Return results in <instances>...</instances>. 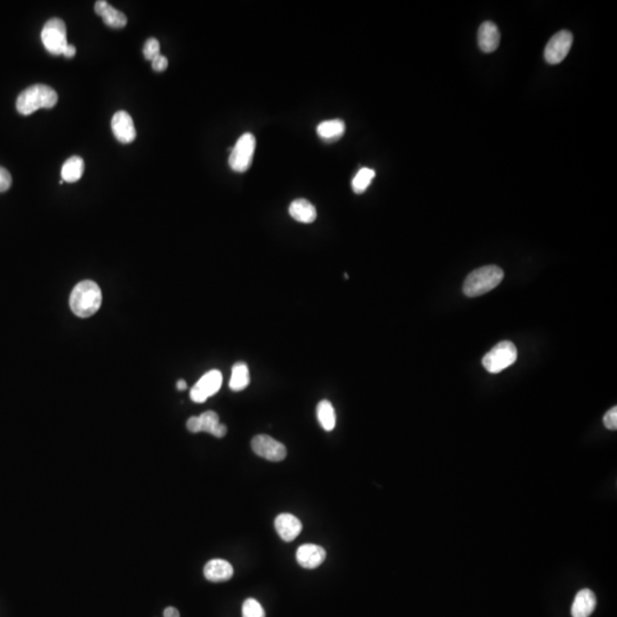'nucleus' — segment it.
Returning a JSON list of instances; mask_svg holds the SVG:
<instances>
[{
    "instance_id": "f257e3e1",
    "label": "nucleus",
    "mask_w": 617,
    "mask_h": 617,
    "mask_svg": "<svg viewBox=\"0 0 617 617\" xmlns=\"http://www.w3.org/2000/svg\"><path fill=\"white\" fill-rule=\"evenodd\" d=\"M102 304V292L98 284L84 280L73 288L70 296V308L80 318H89L99 311Z\"/></svg>"
},
{
    "instance_id": "f03ea898",
    "label": "nucleus",
    "mask_w": 617,
    "mask_h": 617,
    "mask_svg": "<svg viewBox=\"0 0 617 617\" xmlns=\"http://www.w3.org/2000/svg\"><path fill=\"white\" fill-rule=\"evenodd\" d=\"M504 271L496 266H486L475 270L466 277L463 293L468 297H477L490 292L501 284Z\"/></svg>"
},
{
    "instance_id": "7ed1b4c3",
    "label": "nucleus",
    "mask_w": 617,
    "mask_h": 617,
    "mask_svg": "<svg viewBox=\"0 0 617 617\" xmlns=\"http://www.w3.org/2000/svg\"><path fill=\"white\" fill-rule=\"evenodd\" d=\"M57 93L46 85H33L24 89L17 100V110L24 116L33 115L39 109H50L57 103Z\"/></svg>"
},
{
    "instance_id": "20e7f679",
    "label": "nucleus",
    "mask_w": 617,
    "mask_h": 617,
    "mask_svg": "<svg viewBox=\"0 0 617 617\" xmlns=\"http://www.w3.org/2000/svg\"><path fill=\"white\" fill-rule=\"evenodd\" d=\"M518 351L513 342H499L483 358L484 367L492 374H497L515 364Z\"/></svg>"
},
{
    "instance_id": "39448f33",
    "label": "nucleus",
    "mask_w": 617,
    "mask_h": 617,
    "mask_svg": "<svg viewBox=\"0 0 617 617\" xmlns=\"http://www.w3.org/2000/svg\"><path fill=\"white\" fill-rule=\"evenodd\" d=\"M255 147H257V138L252 133H245L240 136L236 145L230 149L229 165L233 172L245 173L250 169L253 161Z\"/></svg>"
},
{
    "instance_id": "423d86ee",
    "label": "nucleus",
    "mask_w": 617,
    "mask_h": 617,
    "mask_svg": "<svg viewBox=\"0 0 617 617\" xmlns=\"http://www.w3.org/2000/svg\"><path fill=\"white\" fill-rule=\"evenodd\" d=\"M42 42L52 55H61L68 45L66 24L59 17L47 21L42 30Z\"/></svg>"
},
{
    "instance_id": "0eeeda50",
    "label": "nucleus",
    "mask_w": 617,
    "mask_h": 617,
    "mask_svg": "<svg viewBox=\"0 0 617 617\" xmlns=\"http://www.w3.org/2000/svg\"><path fill=\"white\" fill-rule=\"evenodd\" d=\"M573 45V35L568 30H562L549 40L544 50L545 61L549 64H558L565 59Z\"/></svg>"
},
{
    "instance_id": "6e6552de",
    "label": "nucleus",
    "mask_w": 617,
    "mask_h": 617,
    "mask_svg": "<svg viewBox=\"0 0 617 617\" xmlns=\"http://www.w3.org/2000/svg\"><path fill=\"white\" fill-rule=\"evenodd\" d=\"M252 450L254 453L271 462H280L285 460L287 450L283 443L277 441L266 434H259L252 440Z\"/></svg>"
},
{
    "instance_id": "1a4fd4ad",
    "label": "nucleus",
    "mask_w": 617,
    "mask_h": 617,
    "mask_svg": "<svg viewBox=\"0 0 617 617\" xmlns=\"http://www.w3.org/2000/svg\"><path fill=\"white\" fill-rule=\"evenodd\" d=\"M221 385H222L221 371L217 369L208 371L191 389V399L194 403H205L208 398L219 392Z\"/></svg>"
},
{
    "instance_id": "9d476101",
    "label": "nucleus",
    "mask_w": 617,
    "mask_h": 617,
    "mask_svg": "<svg viewBox=\"0 0 617 617\" xmlns=\"http://www.w3.org/2000/svg\"><path fill=\"white\" fill-rule=\"evenodd\" d=\"M111 129L120 143H131L136 138L134 122L126 111L116 112L112 117Z\"/></svg>"
},
{
    "instance_id": "9b49d317",
    "label": "nucleus",
    "mask_w": 617,
    "mask_h": 617,
    "mask_svg": "<svg viewBox=\"0 0 617 617\" xmlns=\"http://www.w3.org/2000/svg\"><path fill=\"white\" fill-rule=\"evenodd\" d=\"M325 549L315 544H304L296 552V560L306 569H315L325 562Z\"/></svg>"
},
{
    "instance_id": "f8f14e48",
    "label": "nucleus",
    "mask_w": 617,
    "mask_h": 617,
    "mask_svg": "<svg viewBox=\"0 0 617 617\" xmlns=\"http://www.w3.org/2000/svg\"><path fill=\"white\" fill-rule=\"evenodd\" d=\"M278 535L285 542H292L302 532V522L291 513H282L275 522Z\"/></svg>"
},
{
    "instance_id": "ddd939ff",
    "label": "nucleus",
    "mask_w": 617,
    "mask_h": 617,
    "mask_svg": "<svg viewBox=\"0 0 617 617\" xmlns=\"http://www.w3.org/2000/svg\"><path fill=\"white\" fill-rule=\"evenodd\" d=\"M501 40L499 30L495 24L486 21L480 26L478 31V45L484 53H492L497 50Z\"/></svg>"
},
{
    "instance_id": "4468645a",
    "label": "nucleus",
    "mask_w": 617,
    "mask_h": 617,
    "mask_svg": "<svg viewBox=\"0 0 617 617\" xmlns=\"http://www.w3.org/2000/svg\"><path fill=\"white\" fill-rule=\"evenodd\" d=\"M205 578L213 583L227 582L233 576V567L223 559H213L204 568Z\"/></svg>"
},
{
    "instance_id": "2eb2a0df",
    "label": "nucleus",
    "mask_w": 617,
    "mask_h": 617,
    "mask_svg": "<svg viewBox=\"0 0 617 617\" xmlns=\"http://www.w3.org/2000/svg\"><path fill=\"white\" fill-rule=\"evenodd\" d=\"M596 606H597L596 594L589 589H583L575 597L571 606V616L589 617L593 613Z\"/></svg>"
},
{
    "instance_id": "dca6fc26",
    "label": "nucleus",
    "mask_w": 617,
    "mask_h": 617,
    "mask_svg": "<svg viewBox=\"0 0 617 617\" xmlns=\"http://www.w3.org/2000/svg\"><path fill=\"white\" fill-rule=\"evenodd\" d=\"M289 214L294 220L301 223H312L317 219L315 206L306 199H296L289 205Z\"/></svg>"
},
{
    "instance_id": "f3484780",
    "label": "nucleus",
    "mask_w": 617,
    "mask_h": 617,
    "mask_svg": "<svg viewBox=\"0 0 617 617\" xmlns=\"http://www.w3.org/2000/svg\"><path fill=\"white\" fill-rule=\"evenodd\" d=\"M345 122L341 119H332L320 122L317 126V135L322 141L335 142L344 135Z\"/></svg>"
},
{
    "instance_id": "a211bd4d",
    "label": "nucleus",
    "mask_w": 617,
    "mask_h": 617,
    "mask_svg": "<svg viewBox=\"0 0 617 617\" xmlns=\"http://www.w3.org/2000/svg\"><path fill=\"white\" fill-rule=\"evenodd\" d=\"M84 169H85V164H84L82 158L73 156V157L69 158L62 166V171H61L62 180L64 182H69V183L77 182L82 178Z\"/></svg>"
},
{
    "instance_id": "6ab92c4d",
    "label": "nucleus",
    "mask_w": 617,
    "mask_h": 617,
    "mask_svg": "<svg viewBox=\"0 0 617 617\" xmlns=\"http://www.w3.org/2000/svg\"><path fill=\"white\" fill-rule=\"evenodd\" d=\"M250 376L248 367L245 362H237L232 367V374H231L230 387L232 391H241L246 389L250 385Z\"/></svg>"
},
{
    "instance_id": "aec40b11",
    "label": "nucleus",
    "mask_w": 617,
    "mask_h": 617,
    "mask_svg": "<svg viewBox=\"0 0 617 617\" xmlns=\"http://www.w3.org/2000/svg\"><path fill=\"white\" fill-rule=\"evenodd\" d=\"M317 417L324 430L332 431L336 424V415L331 401L322 400L317 406Z\"/></svg>"
},
{
    "instance_id": "412c9836",
    "label": "nucleus",
    "mask_w": 617,
    "mask_h": 617,
    "mask_svg": "<svg viewBox=\"0 0 617 617\" xmlns=\"http://www.w3.org/2000/svg\"><path fill=\"white\" fill-rule=\"evenodd\" d=\"M100 17H102L104 24L113 29H122L127 24V17L125 14L120 10H116L115 7L108 5L102 10V13L100 14Z\"/></svg>"
},
{
    "instance_id": "4be33fe9",
    "label": "nucleus",
    "mask_w": 617,
    "mask_h": 617,
    "mask_svg": "<svg viewBox=\"0 0 617 617\" xmlns=\"http://www.w3.org/2000/svg\"><path fill=\"white\" fill-rule=\"evenodd\" d=\"M374 169L371 168L364 167L359 169L358 173L355 175V178L352 180V190L357 194H364L367 190V187L371 185V182L374 180Z\"/></svg>"
},
{
    "instance_id": "5701e85b",
    "label": "nucleus",
    "mask_w": 617,
    "mask_h": 617,
    "mask_svg": "<svg viewBox=\"0 0 617 617\" xmlns=\"http://www.w3.org/2000/svg\"><path fill=\"white\" fill-rule=\"evenodd\" d=\"M199 417L201 422V432L213 434L217 425L220 424V418L215 412L208 411L201 414Z\"/></svg>"
},
{
    "instance_id": "b1692460",
    "label": "nucleus",
    "mask_w": 617,
    "mask_h": 617,
    "mask_svg": "<svg viewBox=\"0 0 617 617\" xmlns=\"http://www.w3.org/2000/svg\"><path fill=\"white\" fill-rule=\"evenodd\" d=\"M243 617H266V613L259 601L247 599L243 605Z\"/></svg>"
},
{
    "instance_id": "393cba45",
    "label": "nucleus",
    "mask_w": 617,
    "mask_h": 617,
    "mask_svg": "<svg viewBox=\"0 0 617 617\" xmlns=\"http://www.w3.org/2000/svg\"><path fill=\"white\" fill-rule=\"evenodd\" d=\"M143 55L148 61H152L154 57L160 55V44L156 38H150L147 40L143 47Z\"/></svg>"
},
{
    "instance_id": "a878e982",
    "label": "nucleus",
    "mask_w": 617,
    "mask_h": 617,
    "mask_svg": "<svg viewBox=\"0 0 617 617\" xmlns=\"http://www.w3.org/2000/svg\"><path fill=\"white\" fill-rule=\"evenodd\" d=\"M605 427L608 430H616L617 429V407H613L605 414L604 416Z\"/></svg>"
},
{
    "instance_id": "bb28decb",
    "label": "nucleus",
    "mask_w": 617,
    "mask_h": 617,
    "mask_svg": "<svg viewBox=\"0 0 617 617\" xmlns=\"http://www.w3.org/2000/svg\"><path fill=\"white\" fill-rule=\"evenodd\" d=\"M10 185H12V176L10 172L7 171L6 168L0 167V192L8 190Z\"/></svg>"
},
{
    "instance_id": "cd10ccee",
    "label": "nucleus",
    "mask_w": 617,
    "mask_h": 617,
    "mask_svg": "<svg viewBox=\"0 0 617 617\" xmlns=\"http://www.w3.org/2000/svg\"><path fill=\"white\" fill-rule=\"evenodd\" d=\"M151 63L152 69L154 71H157V73H161V71H165V70L167 69L168 59H166V56L161 55V54L158 55L157 57H154Z\"/></svg>"
},
{
    "instance_id": "c85d7f7f",
    "label": "nucleus",
    "mask_w": 617,
    "mask_h": 617,
    "mask_svg": "<svg viewBox=\"0 0 617 617\" xmlns=\"http://www.w3.org/2000/svg\"><path fill=\"white\" fill-rule=\"evenodd\" d=\"M187 430L190 431V432H192V434H197V432H201V422H199V417H190V418L187 420Z\"/></svg>"
},
{
    "instance_id": "c756f323",
    "label": "nucleus",
    "mask_w": 617,
    "mask_h": 617,
    "mask_svg": "<svg viewBox=\"0 0 617 617\" xmlns=\"http://www.w3.org/2000/svg\"><path fill=\"white\" fill-rule=\"evenodd\" d=\"M228 429L224 424L220 423L217 425V429L214 431V437L223 438L227 434Z\"/></svg>"
},
{
    "instance_id": "7c9ffc66",
    "label": "nucleus",
    "mask_w": 617,
    "mask_h": 617,
    "mask_svg": "<svg viewBox=\"0 0 617 617\" xmlns=\"http://www.w3.org/2000/svg\"><path fill=\"white\" fill-rule=\"evenodd\" d=\"M76 47L73 46V45H71V44H68L66 48H64V50H63L62 54L63 55L66 56V57H69V59H71V57H73V56L76 55Z\"/></svg>"
},
{
    "instance_id": "2f4dec72",
    "label": "nucleus",
    "mask_w": 617,
    "mask_h": 617,
    "mask_svg": "<svg viewBox=\"0 0 617 617\" xmlns=\"http://www.w3.org/2000/svg\"><path fill=\"white\" fill-rule=\"evenodd\" d=\"M108 1H104V0H99V1H96L95 5H94V10H95V13L98 15L102 13V10H104L105 7L108 6Z\"/></svg>"
},
{
    "instance_id": "473e14b6",
    "label": "nucleus",
    "mask_w": 617,
    "mask_h": 617,
    "mask_svg": "<svg viewBox=\"0 0 617 617\" xmlns=\"http://www.w3.org/2000/svg\"><path fill=\"white\" fill-rule=\"evenodd\" d=\"M164 617H180V613L174 607H168L165 609Z\"/></svg>"
},
{
    "instance_id": "72a5a7b5",
    "label": "nucleus",
    "mask_w": 617,
    "mask_h": 617,
    "mask_svg": "<svg viewBox=\"0 0 617 617\" xmlns=\"http://www.w3.org/2000/svg\"><path fill=\"white\" fill-rule=\"evenodd\" d=\"M176 387H178V390L183 391L187 389V383H185V381H183V380H180V381L178 382Z\"/></svg>"
}]
</instances>
